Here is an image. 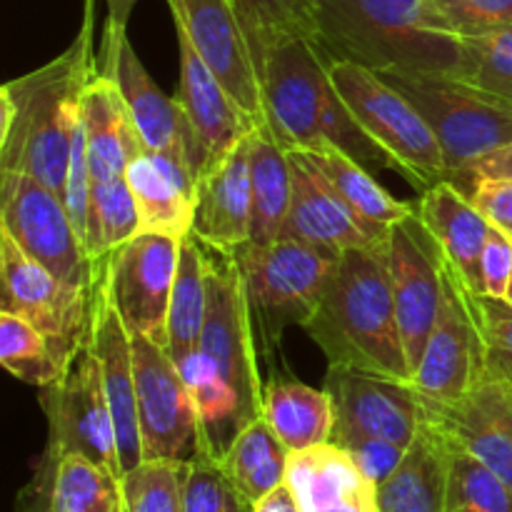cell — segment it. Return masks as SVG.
<instances>
[{
  "instance_id": "44",
  "label": "cell",
  "mask_w": 512,
  "mask_h": 512,
  "mask_svg": "<svg viewBox=\"0 0 512 512\" xmlns=\"http://www.w3.org/2000/svg\"><path fill=\"white\" fill-rule=\"evenodd\" d=\"M333 443L340 445L358 463V468L378 485H383L395 473V468L403 463L405 453H408V448L403 445L373 438V435H335Z\"/></svg>"
},
{
  "instance_id": "41",
  "label": "cell",
  "mask_w": 512,
  "mask_h": 512,
  "mask_svg": "<svg viewBox=\"0 0 512 512\" xmlns=\"http://www.w3.org/2000/svg\"><path fill=\"white\" fill-rule=\"evenodd\" d=\"M183 498L185 512H253L225 478L220 460L205 448L188 460Z\"/></svg>"
},
{
  "instance_id": "49",
  "label": "cell",
  "mask_w": 512,
  "mask_h": 512,
  "mask_svg": "<svg viewBox=\"0 0 512 512\" xmlns=\"http://www.w3.org/2000/svg\"><path fill=\"white\" fill-rule=\"evenodd\" d=\"M253 512H303V510H300L298 498H295V493L290 490V485L283 483L275 490H270L268 495H263V498L253 505Z\"/></svg>"
},
{
  "instance_id": "5",
  "label": "cell",
  "mask_w": 512,
  "mask_h": 512,
  "mask_svg": "<svg viewBox=\"0 0 512 512\" xmlns=\"http://www.w3.org/2000/svg\"><path fill=\"white\" fill-rule=\"evenodd\" d=\"M243 278L250 318L265 345H278L290 325L305 328L323 300L340 255L295 238L245 243L233 255Z\"/></svg>"
},
{
  "instance_id": "40",
  "label": "cell",
  "mask_w": 512,
  "mask_h": 512,
  "mask_svg": "<svg viewBox=\"0 0 512 512\" xmlns=\"http://www.w3.org/2000/svg\"><path fill=\"white\" fill-rule=\"evenodd\" d=\"M455 508H470L475 512H512V488L488 465L450 445L448 512Z\"/></svg>"
},
{
  "instance_id": "33",
  "label": "cell",
  "mask_w": 512,
  "mask_h": 512,
  "mask_svg": "<svg viewBox=\"0 0 512 512\" xmlns=\"http://www.w3.org/2000/svg\"><path fill=\"white\" fill-rule=\"evenodd\" d=\"M288 463L290 450L263 418H255L253 423L245 425L220 458L225 478L250 508L263 495L285 483Z\"/></svg>"
},
{
  "instance_id": "13",
  "label": "cell",
  "mask_w": 512,
  "mask_h": 512,
  "mask_svg": "<svg viewBox=\"0 0 512 512\" xmlns=\"http://www.w3.org/2000/svg\"><path fill=\"white\" fill-rule=\"evenodd\" d=\"M43 410L50 435L45 453H80L123 478L113 413L90 340L75 353L58 383L45 388Z\"/></svg>"
},
{
  "instance_id": "43",
  "label": "cell",
  "mask_w": 512,
  "mask_h": 512,
  "mask_svg": "<svg viewBox=\"0 0 512 512\" xmlns=\"http://www.w3.org/2000/svg\"><path fill=\"white\" fill-rule=\"evenodd\" d=\"M438 5L463 38L512 28V0H438Z\"/></svg>"
},
{
  "instance_id": "23",
  "label": "cell",
  "mask_w": 512,
  "mask_h": 512,
  "mask_svg": "<svg viewBox=\"0 0 512 512\" xmlns=\"http://www.w3.org/2000/svg\"><path fill=\"white\" fill-rule=\"evenodd\" d=\"M175 33H178L180 50L178 100L193 130L195 148L200 155V173H203L208 165L233 150L240 140L248 138L258 128V123L235 103L233 95L215 78L190 40L180 30Z\"/></svg>"
},
{
  "instance_id": "14",
  "label": "cell",
  "mask_w": 512,
  "mask_h": 512,
  "mask_svg": "<svg viewBox=\"0 0 512 512\" xmlns=\"http://www.w3.org/2000/svg\"><path fill=\"white\" fill-rule=\"evenodd\" d=\"M135 393L143 460L188 463L200 445V418L168 348L133 335Z\"/></svg>"
},
{
  "instance_id": "35",
  "label": "cell",
  "mask_w": 512,
  "mask_h": 512,
  "mask_svg": "<svg viewBox=\"0 0 512 512\" xmlns=\"http://www.w3.org/2000/svg\"><path fill=\"white\" fill-rule=\"evenodd\" d=\"M248 35L258 73L265 58L288 40H315V0H233Z\"/></svg>"
},
{
  "instance_id": "51",
  "label": "cell",
  "mask_w": 512,
  "mask_h": 512,
  "mask_svg": "<svg viewBox=\"0 0 512 512\" xmlns=\"http://www.w3.org/2000/svg\"><path fill=\"white\" fill-rule=\"evenodd\" d=\"M508 303L512 305V285H510V293H508Z\"/></svg>"
},
{
  "instance_id": "17",
  "label": "cell",
  "mask_w": 512,
  "mask_h": 512,
  "mask_svg": "<svg viewBox=\"0 0 512 512\" xmlns=\"http://www.w3.org/2000/svg\"><path fill=\"white\" fill-rule=\"evenodd\" d=\"M325 390L335 408V435H373L410 448L425 420L423 398L410 380L373 370L328 365Z\"/></svg>"
},
{
  "instance_id": "18",
  "label": "cell",
  "mask_w": 512,
  "mask_h": 512,
  "mask_svg": "<svg viewBox=\"0 0 512 512\" xmlns=\"http://www.w3.org/2000/svg\"><path fill=\"white\" fill-rule=\"evenodd\" d=\"M168 5L175 30L190 40L215 78L233 95L235 103L255 123H265L258 65L233 0H168Z\"/></svg>"
},
{
  "instance_id": "42",
  "label": "cell",
  "mask_w": 512,
  "mask_h": 512,
  "mask_svg": "<svg viewBox=\"0 0 512 512\" xmlns=\"http://www.w3.org/2000/svg\"><path fill=\"white\" fill-rule=\"evenodd\" d=\"M475 300L488 345V375L508 380L512 385V305L508 300L485 295H475Z\"/></svg>"
},
{
  "instance_id": "25",
  "label": "cell",
  "mask_w": 512,
  "mask_h": 512,
  "mask_svg": "<svg viewBox=\"0 0 512 512\" xmlns=\"http://www.w3.org/2000/svg\"><path fill=\"white\" fill-rule=\"evenodd\" d=\"M413 205L415 215L435 240L445 263L475 295H480V260L493 228L490 220L453 180H440L425 188Z\"/></svg>"
},
{
  "instance_id": "8",
  "label": "cell",
  "mask_w": 512,
  "mask_h": 512,
  "mask_svg": "<svg viewBox=\"0 0 512 512\" xmlns=\"http://www.w3.org/2000/svg\"><path fill=\"white\" fill-rule=\"evenodd\" d=\"M0 228L63 283L93 293L100 265L90 258L63 198L23 173H0Z\"/></svg>"
},
{
  "instance_id": "12",
  "label": "cell",
  "mask_w": 512,
  "mask_h": 512,
  "mask_svg": "<svg viewBox=\"0 0 512 512\" xmlns=\"http://www.w3.org/2000/svg\"><path fill=\"white\" fill-rule=\"evenodd\" d=\"M0 310L15 313L40 330L65 365L75 358L90 333V290L73 288L30 258L0 228Z\"/></svg>"
},
{
  "instance_id": "30",
  "label": "cell",
  "mask_w": 512,
  "mask_h": 512,
  "mask_svg": "<svg viewBox=\"0 0 512 512\" xmlns=\"http://www.w3.org/2000/svg\"><path fill=\"white\" fill-rule=\"evenodd\" d=\"M260 418L290 453L333 440L335 408L325 388H310L298 380H270L263 390Z\"/></svg>"
},
{
  "instance_id": "28",
  "label": "cell",
  "mask_w": 512,
  "mask_h": 512,
  "mask_svg": "<svg viewBox=\"0 0 512 512\" xmlns=\"http://www.w3.org/2000/svg\"><path fill=\"white\" fill-rule=\"evenodd\" d=\"M450 445L428 418L395 473L378 485L380 512H448Z\"/></svg>"
},
{
  "instance_id": "37",
  "label": "cell",
  "mask_w": 512,
  "mask_h": 512,
  "mask_svg": "<svg viewBox=\"0 0 512 512\" xmlns=\"http://www.w3.org/2000/svg\"><path fill=\"white\" fill-rule=\"evenodd\" d=\"M140 233V215L128 180L93 183L85 245L95 263L108 260L115 250Z\"/></svg>"
},
{
  "instance_id": "50",
  "label": "cell",
  "mask_w": 512,
  "mask_h": 512,
  "mask_svg": "<svg viewBox=\"0 0 512 512\" xmlns=\"http://www.w3.org/2000/svg\"><path fill=\"white\" fill-rule=\"evenodd\" d=\"M450 512H475V510H470V508H455V510H450Z\"/></svg>"
},
{
  "instance_id": "10",
  "label": "cell",
  "mask_w": 512,
  "mask_h": 512,
  "mask_svg": "<svg viewBox=\"0 0 512 512\" xmlns=\"http://www.w3.org/2000/svg\"><path fill=\"white\" fill-rule=\"evenodd\" d=\"M443 283L445 295L438 323L410 378L413 388L430 403H455L488 378V345L475 293L445 260Z\"/></svg>"
},
{
  "instance_id": "38",
  "label": "cell",
  "mask_w": 512,
  "mask_h": 512,
  "mask_svg": "<svg viewBox=\"0 0 512 512\" xmlns=\"http://www.w3.org/2000/svg\"><path fill=\"white\" fill-rule=\"evenodd\" d=\"M455 78L512 110V28L463 38V60Z\"/></svg>"
},
{
  "instance_id": "48",
  "label": "cell",
  "mask_w": 512,
  "mask_h": 512,
  "mask_svg": "<svg viewBox=\"0 0 512 512\" xmlns=\"http://www.w3.org/2000/svg\"><path fill=\"white\" fill-rule=\"evenodd\" d=\"M15 512H50L48 490H45L43 478H40L38 473H35L33 480H30V483L18 493Z\"/></svg>"
},
{
  "instance_id": "9",
  "label": "cell",
  "mask_w": 512,
  "mask_h": 512,
  "mask_svg": "<svg viewBox=\"0 0 512 512\" xmlns=\"http://www.w3.org/2000/svg\"><path fill=\"white\" fill-rule=\"evenodd\" d=\"M205 248V245H203ZM208 255V310L198 348L215 363L218 373L233 385L245 423L260 418L265 383L258 368V340L245 298L243 278L233 255Z\"/></svg>"
},
{
  "instance_id": "45",
  "label": "cell",
  "mask_w": 512,
  "mask_h": 512,
  "mask_svg": "<svg viewBox=\"0 0 512 512\" xmlns=\"http://www.w3.org/2000/svg\"><path fill=\"white\" fill-rule=\"evenodd\" d=\"M512 285V238L500 228H490L480 260V295L508 300Z\"/></svg>"
},
{
  "instance_id": "6",
  "label": "cell",
  "mask_w": 512,
  "mask_h": 512,
  "mask_svg": "<svg viewBox=\"0 0 512 512\" xmlns=\"http://www.w3.org/2000/svg\"><path fill=\"white\" fill-rule=\"evenodd\" d=\"M335 90L350 115L375 145L390 155L395 170L423 193L440 180H450L443 148L413 103L375 70L348 60H325Z\"/></svg>"
},
{
  "instance_id": "46",
  "label": "cell",
  "mask_w": 512,
  "mask_h": 512,
  "mask_svg": "<svg viewBox=\"0 0 512 512\" xmlns=\"http://www.w3.org/2000/svg\"><path fill=\"white\" fill-rule=\"evenodd\" d=\"M468 193L475 208L512 238V180L510 178H478L460 188Z\"/></svg>"
},
{
  "instance_id": "34",
  "label": "cell",
  "mask_w": 512,
  "mask_h": 512,
  "mask_svg": "<svg viewBox=\"0 0 512 512\" xmlns=\"http://www.w3.org/2000/svg\"><path fill=\"white\" fill-rule=\"evenodd\" d=\"M205 275H208V255H205L203 243L193 235H185L180 240V258L168 313V343H165L175 363L200 345L205 310H208Z\"/></svg>"
},
{
  "instance_id": "22",
  "label": "cell",
  "mask_w": 512,
  "mask_h": 512,
  "mask_svg": "<svg viewBox=\"0 0 512 512\" xmlns=\"http://www.w3.org/2000/svg\"><path fill=\"white\" fill-rule=\"evenodd\" d=\"M250 138L215 160L195 180L193 235L213 253L235 255L250 243L253 183H250Z\"/></svg>"
},
{
  "instance_id": "21",
  "label": "cell",
  "mask_w": 512,
  "mask_h": 512,
  "mask_svg": "<svg viewBox=\"0 0 512 512\" xmlns=\"http://www.w3.org/2000/svg\"><path fill=\"white\" fill-rule=\"evenodd\" d=\"M288 155L293 170V200L283 238L303 240L330 255L388 243V233H378L365 225L345 205L303 148H288Z\"/></svg>"
},
{
  "instance_id": "27",
  "label": "cell",
  "mask_w": 512,
  "mask_h": 512,
  "mask_svg": "<svg viewBox=\"0 0 512 512\" xmlns=\"http://www.w3.org/2000/svg\"><path fill=\"white\" fill-rule=\"evenodd\" d=\"M140 215V230L183 240L193 230L195 175L188 163L143 150L125 173Z\"/></svg>"
},
{
  "instance_id": "47",
  "label": "cell",
  "mask_w": 512,
  "mask_h": 512,
  "mask_svg": "<svg viewBox=\"0 0 512 512\" xmlns=\"http://www.w3.org/2000/svg\"><path fill=\"white\" fill-rule=\"evenodd\" d=\"M478 178H510L512 180V143L503 145V148L493 150L485 158L475 160L473 165H468L465 170H460L453 178V183L458 188H465L468 183Z\"/></svg>"
},
{
  "instance_id": "31",
  "label": "cell",
  "mask_w": 512,
  "mask_h": 512,
  "mask_svg": "<svg viewBox=\"0 0 512 512\" xmlns=\"http://www.w3.org/2000/svg\"><path fill=\"white\" fill-rule=\"evenodd\" d=\"M35 473L48 490L50 512H123V478L85 455L45 453Z\"/></svg>"
},
{
  "instance_id": "16",
  "label": "cell",
  "mask_w": 512,
  "mask_h": 512,
  "mask_svg": "<svg viewBox=\"0 0 512 512\" xmlns=\"http://www.w3.org/2000/svg\"><path fill=\"white\" fill-rule=\"evenodd\" d=\"M385 253L395 318L413 378L443 308V258L415 213L390 225Z\"/></svg>"
},
{
  "instance_id": "2",
  "label": "cell",
  "mask_w": 512,
  "mask_h": 512,
  "mask_svg": "<svg viewBox=\"0 0 512 512\" xmlns=\"http://www.w3.org/2000/svg\"><path fill=\"white\" fill-rule=\"evenodd\" d=\"M315 48L375 73L455 75L463 35L438 0H315Z\"/></svg>"
},
{
  "instance_id": "39",
  "label": "cell",
  "mask_w": 512,
  "mask_h": 512,
  "mask_svg": "<svg viewBox=\"0 0 512 512\" xmlns=\"http://www.w3.org/2000/svg\"><path fill=\"white\" fill-rule=\"evenodd\" d=\"M185 470L178 460H143L123 475V512H185Z\"/></svg>"
},
{
  "instance_id": "26",
  "label": "cell",
  "mask_w": 512,
  "mask_h": 512,
  "mask_svg": "<svg viewBox=\"0 0 512 512\" xmlns=\"http://www.w3.org/2000/svg\"><path fill=\"white\" fill-rule=\"evenodd\" d=\"M80 120L93 183H113L125 178L130 160L145 148L118 83L110 75L95 70L88 80L80 100Z\"/></svg>"
},
{
  "instance_id": "20",
  "label": "cell",
  "mask_w": 512,
  "mask_h": 512,
  "mask_svg": "<svg viewBox=\"0 0 512 512\" xmlns=\"http://www.w3.org/2000/svg\"><path fill=\"white\" fill-rule=\"evenodd\" d=\"M423 398V395H420ZM425 418L453 448L473 455L512 488V385L488 375L455 403L423 398Z\"/></svg>"
},
{
  "instance_id": "15",
  "label": "cell",
  "mask_w": 512,
  "mask_h": 512,
  "mask_svg": "<svg viewBox=\"0 0 512 512\" xmlns=\"http://www.w3.org/2000/svg\"><path fill=\"white\" fill-rule=\"evenodd\" d=\"M180 238L140 230L108 260H100L110 298L130 335L168 343V313L173 298Z\"/></svg>"
},
{
  "instance_id": "1",
  "label": "cell",
  "mask_w": 512,
  "mask_h": 512,
  "mask_svg": "<svg viewBox=\"0 0 512 512\" xmlns=\"http://www.w3.org/2000/svg\"><path fill=\"white\" fill-rule=\"evenodd\" d=\"M95 0L68 50L0 90V173H23L63 198L80 100L98 60L93 55Z\"/></svg>"
},
{
  "instance_id": "11",
  "label": "cell",
  "mask_w": 512,
  "mask_h": 512,
  "mask_svg": "<svg viewBox=\"0 0 512 512\" xmlns=\"http://www.w3.org/2000/svg\"><path fill=\"white\" fill-rule=\"evenodd\" d=\"M128 15L130 10L110 8L103 58L98 60V70L118 83L143 148L148 153L183 160L190 165L195 180H198L200 155L195 148L193 130H190L188 118L183 113V105L178 98H170L158 88V83L150 78L145 65L135 55L128 33H125Z\"/></svg>"
},
{
  "instance_id": "32",
  "label": "cell",
  "mask_w": 512,
  "mask_h": 512,
  "mask_svg": "<svg viewBox=\"0 0 512 512\" xmlns=\"http://www.w3.org/2000/svg\"><path fill=\"white\" fill-rule=\"evenodd\" d=\"M308 158L318 165L320 173L328 178L335 193L345 200L350 210L370 225L378 233H388L390 225L400 223L408 215L415 213V205L400 203L385 188H380L378 180L370 175V170L348 153H343L335 145H320V148L308 150Z\"/></svg>"
},
{
  "instance_id": "19",
  "label": "cell",
  "mask_w": 512,
  "mask_h": 512,
  "mask_svg": "<svg viewBox=\"0 0 512 512\" xmlns=\"http://www.w3.org/2000/svg\"><path fill=\"white\" fill-rule=\"evenodd\" d=\"M88 340L95 358H98L100 378H103L110 413H113L120 465H123V473H128V470L138 468L143 463V445H140L138 423V393H135L133 335L125 328L123 318H120L118 308H115L113 298H110L103 265H100L98 283H95L93 300H90Z\"/></svg>"
},
{
  "instance_id": "3",
  "label": "cell",
  "mask_w": 512,
  "mask_h": 512,
  "mask_svg": "<svg viewBox=\"0 0 512 512\" xmlns=\"http://www.w3.org/2000/svg\"><path fill=\"white\" fill-rule=\"evenodd\" d=\"M385 245L340 253L323 300L303 330L323 350L328 365L410 380Z\"/></svg>"
},
{
  "instance_id": "24",
  "label": "cell",
  "mask_w": 512,
  "mask_h": 512,
  "mask_svg": "<svg viewBox=\"0 0 512 512\" xmlns=\"http://www.w3.org/2000/svg\"><path fill=\"white\" fill-rule=\"evenodd\" d=\"M285 483L303 512H380L378 483L333 440L290 453Z\"/></svg>"
},
{
  "instance_id": "36",
  "label": "cell",
  "mask_w": 512,
  "mask_h": 512,
  "mask_svg": "<svg viewBox=\"0 0 512 512\" xmlns=\"http://www.w3.org/2000/svg\"><path fill=\"white\" fill-rule=\"evenodd\" d=\"M0 363L20 383L43 390L58 383L68 368L35 325L5 310H0Z\"/></svg>"
},
{
  "instance_id": "29",
  "label": "cell",
  "mask_w": 512,
  "mask_h": 512,
  "mask_svg": "<svg viewBox=\"0 0 512 512\" xmlns=\"http://www.w3.org/2000/svg\"><path fill=\"white\" fill-rule=\"evenodd\" d=\"M250 183H253V225L250 243H273L283 238L293 200V170L288 148L260 123L250 138Z\"/></svg>"
},
{
  "instance_id": "4",
  "label": "cell",
  "mask_w": 512,
  "mask_h": 512,
  "mask_svg": "<svg viewBox=\"0 0 512 512\" xmlns=\"http://www.w3.org/2000/svg\"><path fill=\"white\" fill-rule=\"evenodd\" d=\"M260 85L265 123L285 148L315 150L330 143L368 170H395L390 155L350 115L313 40L278 45L260 68Z\"/></svg>"
},
{
  "instance_id": "7",
  "label": "cell",
  "mask_w": 512,
  "mask_h": 512,
  "mask_svg": "<svg viewBox=\"0 0 512 512\" xmlns=\"http://www.w3.org/2000/svg\"><path fill=\"white\" fill-rule=\"evenodd\" d=\"M378 75L405 95L430 125L443 148L450 180L475 160L512 143V110L455 75L403 70Z\"/></svg>"
}]
</instances>
